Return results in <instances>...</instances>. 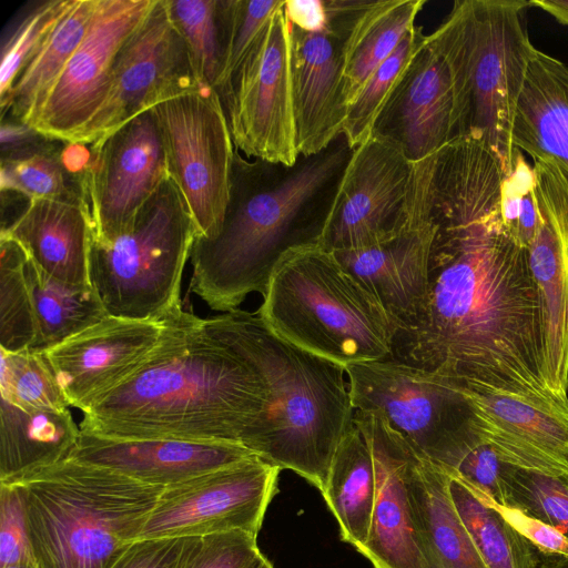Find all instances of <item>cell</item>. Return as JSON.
<instances>
[{"instance_id": "cell-7", "label": "cell", "mask_w": 568, "mask_h": 568, "mask_svg": "<svg viewBox=\"0 0 568 568\" xmlns=\"http://www.w3.org/2000/svg\"><path fill=\"white\" fill-rule=\"evenodd\" d=\"M197 236L189 206L168 176L123 234L109 244L92 241L90 280L108 314L163 321L181 308L182 275Z\"/></svg>"}, {"instance_id": "cell-28", "label": "cell", "mask_w": 568, "mask_h": 568, "mask_svg": "<svg viewBox=\"0 0 568 568\" xmlns=\"http://www.w3.org/2000/svg\"><path fill=\"white\" fill-rule=\"evenodd\" d=\"M80 436L68 408L0 402V484L14 485L69 458Z\"/></svg>"}, {"instance_id": "cell-30", "label": "cell", "mask_w": 568, "mask_h": 568, "mask_svg": "<svg viewBox=\"0 0 568 568\" xmlns=\"http://www.w3.org/2000/svg\"><path fill=\"white\" fill-rule=\"evenodd\" d=\"M375 489L372 450L354 422L337 447L322 496L338 524L341 539L358 552L368 537Z\"/></svg>"}, {"instance_id": "cell-13", "label": "cell", "mask_w": 568, "mask_h": 568, "mask_svg": "<svg viewBox=\"0 0 568 568\" xmlns=\"http://www.w3.org/2000/svg\"><path fill=\"white\" fill-rule=\"evenodd\" d=\"M413 200L414 164L396 142L372 132L346 162L317 242L341 252L388 240L408 224Z\"/></svg>"}, {"instance_id": "cell-20", "label": "cell", "mask_w": 568, "mask_h": 568, "mask_svg": "<svg viewBox=\"0 0 568 568\" xmlns=\"http://www.w3.org/2000/svg\"><path fill=\"white\" fill-rule=\"evenodd\" d=\"M164 322L108 315L44 352L69 406L83 413L131 376L159 344Z\"/></svg>"}, {"instance_id": "cell-33", "label": "cell", "mask_w": 568, "mask_h": 568, "mask_svg": "<svg viewBox=\"0 0 568 568\" xmlns=\"http://www.w3.org/2000/svg\"><path fill=\"white\" fill-rule=\"evenodd\" d=\"M449 490L456 510L488 568L539 567L542 557L505 518L497 503L454 475H450Z\"/></svg>"}, {"instance_id": "cell-9", "label": "cell", "mask_w": 568, "mask_h": 568, "mask_svg": "<svg viewBox=\"0 0 568 568\" xmlns=\"http://www.w3.org/2000/svg\"><path fill=\"white\" fill-rule=\"evenodd\" d=\"M345 371L356 412L382 416L449 474L481 440L462 383L392 358L349 364Z\"/></svg>"}, {"instance_id": "cell-53", "label": "cell", "mask_w": 568, "mask_h": 568, "mask_svg": "<svg viewBox=\"0 0 568 568\" xmlns=\"http://www.w3.org/2000/svg\"><path fill=\"white\" fill-rule=\"evenodd\" d=\"M3 568H37V566H31V565H11V566H7V567H3Z\"/></svg>"}, {"instance_id": "cell-19", "label": "cell", "mask_w": 568, "mask_h": 568, "mask_svg": "<svg viewBox=\"0 0 568 568\" xmlns=\"http://www.w3.org/2000/svg\"><path fill=\"white\" fill-rule=\"evenodd\" d=\"M532 165L538 224L528 261L544 314L547 381L568 399V170L550 156Z\"/></svg>"}, {"instance_id": "cell-16", "label": "cell", "mask_w": 568, "mask_h": 568, "mask_svg": "<svg viewBox=\"0 0 568 568\" xmlns=\"http://www.w3.org/2000/svg\"><path fill=\"white\" fill-rule=\"evenodd\" d=\"M85 202L93 242L109 244L133 223L139 211L169 176L154 109L89 145Z\"/></svg>"}, {"instance_id": "cell-48", "label": "cell", "mask_w": 568, "mask_h": 568, "mask_svg": "<svg viewBox=\"0 0 568 568\" xmlns=\"http://www.w3.org/2000/svg\"><path fill=\"white\" fill-rule=\"evenodd\" d=\"M284 11L291 24L307 33H323L329 30V17L325 1L286 0Z\"/></svg>"}, {"instance_id": "cell-6", "label": "cell", "mask_w": 568, "mask_h": 568, "mask_svg": "<svg viewBox=\"0 0 568 568\" xmlns=\"http://www.w3.org/2000/svg\"><path fill=\"white\" fill-rule=\"evenodd\" d=\"M256 314L280 337L344 367L388 359L397 333L377 298L318 242L283 255Z\"/></svg>"}, {"instance_id": "cell-40", "label": "cell", "mask_w": 568, "mask_h": 568, "mask_svg": "<svg viewBox=\"0 0 568 568\" xmlns=\"http://www.w3.org/2000/svg\"><path fill=\"white\" fill-rule=\"evenodd\" d=\"M1 353V398L22 407H69L43 353L24 349Z\"/></svg>"}, {"instance_id": "cell-2", "label": "cell", "mask_w": 568, "mask_h": 568, "mask_svg": "<svg viewBox=\"0 0 568 568\" xmlns=\"http://www.w3.org/2000/svg\"><path fill=\"white\" fill-rule=\"evenodd\" d=\"M267 406L256 366L181 307L165 318L159 344L141 366L83 412L80 430L244 445Z\"/></svg>"}, {"instance_id": "cell-34", "label": "cell", "mask_w": 568, "mask_h": 568, "mask_svg": "<svg viewBox=\"0 0 568 568\" xmlns=\"http://www.w3.org/2000/svg\"><path fill=\"white\" fill-rule=\"evenodd\" d=\"M54 141L44 136L31 146L2 155L1 191L14 192L28 200L50 199L87 205L84 172L69 164L65 148Z\"/></svg>"}, {"instance_id": "cell-42", "label": "cell", "mask_w": 568, "mask_h": 568, "mask_svg": "<svg viewBox=\"0 0 568 568\" xmlns=\"http://www.w3.org/2000/svg\"><path fill=\"white\" fill-rule=\"evenodd\" d=\"M284 1L231 0L223 69L215 91L220 95L251 51L270 18Z\"/></svg>"}, {"instance_id": "cell-11", "label": "cell", "mask_w": 568, "mask_h": 568, "mask_svg": "<svg viewBox=\"0 0 568 568\" xmlns=\"http://www.w3.org/2000/svg\"><path fill=\"white\" fill-rule=\"evenodd\" d=\"M153 109L169 176L181 191L199 236L213 239L230 201L236 153L222 101L215 90L202 89Z\"/></svg>"}, {"instance_id": "cell-51", "label": "cell", "mask_w": 568, "mask_h": 568, "mask_svg": "<svg viewBox=\"0 0 568 568\" xmlns=\"http://www.w3.org/2000/svg\"><path fill=\"white\" fill-rule=\"evenodd\" d=\"M538 568H568V556L542 558Z\"/></svg>"}, {"instance_id": "cell-37", "label": "cell", "mask_w": 568, "mask_h": 568, "mask_svg": "<svg viewBox=\"0 0 568 568\" xmlns=\"http://www.w3.org/2000/svg\"><path fill=\"white\" fill-rule=\"evenodd\" d=\"M28 262L24 248L0 234V345L7 353L30 349L36 339Z\"/></svg>"}, {"instance_id": "cell-4", "label": "cell", "mask_w": 568, "mask_h": 568, "mask_svg": "<svg viewBox=\"0 0 568 568\" xmlns=\"http://www.w3.org/2000/svg\"><path fill=\"white\" fill-rule=\"evenodd\" d=\"M344 160L343 150L322 154L276 186L260 189L254 168L235 153L222 227L213 239L197 236L192 246L191 291L224 313L239 308L251 293L263 295L283 255L316 242L296 229V221Z\"/></svg>"}, {"instance_id": "cell-24", "label": "cell", "mask_w": 568, "mask_h": 568, "mask_svg": "<svg viewBox=\"0 0 568 568\" xmlns=\"http://www.w3.org/2000/svg\"><path fill=\"white\" fill-rule=\"evenodd\" d=\"M342 38L292 26V93L298 156L320 155L339 135L347 115L343 94Z\"/></svg>"}, {"instance_id": "cell-52", "label": "cell", "mask_w": 568, "mask_h": 568, "mask_svg": "<svg viewBox=\"0 0 568 568\" xmlns=\"http://www.w3.org/2000/svg\"><path fill=\"white\" fill-rule=\"evenodd\" d=\"M248 568H274L273 564L262 554V556Z\"/></svg>"}, {"instance_id": "cell-17", "label": "cell", "mask_w": 568, "mask_h": 568, "mask_svg": "<svg viewBox=\"0 0 568 568\" xmlns=\"http://www.w3.org/2000/svg\"><path fill=\"white\" fill-rule=\"evenodd\" d=\"M155 0H97L88 30L27 125L70 143L103 103L115 57Z\"/></svg>"}, {"instance_id": "cell-29", "label": "cell", "mask_w": 568, "mask_h": 568, "mask_svg": "<svg viewBox=\"0 0 568 568\" xmlns=\"http://www.w3.org/2000/svg\"><path fill=\"white\" fill-rule=\"evenodd\" d=\"M426 0L366 1L341 43L343 94L353 104L372 73L393 53L423 10Z\"/></svg>"}, {"instance_id": "cell-5", "label": "cell", "mask_w": 568, "mask_h": 568, "mask_svg": "<svg viewBox=\"0 0 568 568\" xmlns=\"http://www.w3.org/2000/svg\"><path fill=\"white\" fill-rule=\"evenodd\" d=\"M14 486L37 568H110L164 489L70 458Z\"/></svg>"}, {"instance_id": "cell-27", "label": "cell", "mask_w": 568, "mask_h": 568, "mask_svg": "<svg viewBox=\"0 0 568 568\" xmlns=\"http://www.w3.org/2000/svg\"><path fill=\"white\" fill-rule=\"evenodd\" d=\"M513 145L531 159L554 158L568 170V67L537 48L517 104Z\"/></svg>"}, {"instance_id": "cell-26", "label": "cell", "mask_w": 568, "mask_h": 568, "mask_svg": "<svg viewBox=\"0 0 568 568\" xmlns=\"http://www.w3.org/2000/svg\"><path fill=\"white\" fill-rule=\"evenodd\" d=\"M449 479L447 470L414 449L407 471V491L424 566L488 568L456 510Z\"/></svg>"}, {"instance_id": "cell-10", "label": "cell", "mask_w": 568, "mask_h": 568, "mask_svg": "<svg viewBox=\"0 0 568 568\" xmlns=\"http://www.w3.org/2000/svg\"><path fill=\"white\" fill-rule=\"evenodd\" d=\"M291 53L292 24L283 3L219 95L235 148L286 168L294 166L298 158Z\"/></svg>"}, {"instance_id": "cell-8", "label": "cell", "mask_w": 568, "mask_h": 568, "mask_svg": "<svg viewBox=\"0 0 568 568\" xmlns=\"http://www.w3.org/2000/svg\"><path fill=\"white\" fill-rule=\"evenodd\" d=\"M474 41V0L455 1L381 112L373 132L396 142L409 162L467 133Z\"/></svg>"}, {"instance_id": "cell-38", "label": "cell", "mask_w": 568, "mask_h": 568, "mask_svg": "<svg viewBox=\"0 0 568 568\" xmlns=\"http://www.w3.org/2000/svg\"><path fill=\"white\" fill-rule=\"evenodd\" d=\"M72 0H36L11 19L1 38L0 102L47 40Z\"/></svg>"}, {"instance_id": "cell-45", "label": "cell", "mask_w": 568, "mask_h": 568, "mask_svg": "<svg viewBox=\"0 0 568 568\" xmlns=\"http://www.w3.org/2000/svg\"><path fill=\"white\" fill-rule=\"evenodd\" d=\"M187 537L133 541L110 568H176Z\"/></svg>"}, {"instance_id": "cell-1", "label": "cell", "mask_w": 568, "mask_h": 568, "mask_svg": "<svg viewBox=\"0 0 568 568\" xmlns=\"http://www.w3.org/2000/svg\"><path fill=\"white\" fill-rule=\"evenodd\" d=\"M504 176L473 136L437 153L426 308L413 329L395 336L389 358L471 388L568 402L547 381L544 314L527 248L501 220Z\"/></svg>"}, {"instance_id": "cell-41", "label": "cell", "mask_w": 568, "mask_h": 568, "mask_svg": "<svg viewBox=\"0 0 568 568\" xmlns=\"http://www.w3.org/2000/svg\"><path fill=\"white\" fill-rule=\"evenodd\" d=\"M261 556L257 535L248 531L191 536L176 568H248Z\"/></svg>"}, {"instance_id": "cell-47", "label": "cell", "mask_w": 568, "mask_h": 568, "mask_svg": "<svg viewBox=\"0 0 568 568\" xmlns=\"http://www.w3.org/2000/svg\"><path fill=\"white\" fill-rule=\"evenodd\" d=\"M505 518L536 548L542 558L568 556V538L524 511L498 505Z\"/></svg>"}, {"instance_id": "cell-35", "label": "cell", "mask_w": 568, "mask_h": 568, "mask_svg": "<svg viewBox=\"0 0 568 568\" xmlns=\"http://www.w3.org/2000/svg\"><path fill=\"white\" fill-rule=\"evenodd\" d=\"M171 21L182 36L196 79L215 90L227 43L231 0H164Z\"/></svg>"}, {"instance_id": "cell-32", "label": "cell", "mask_w": 568, "mask_h": 568, "mask_svg": "<svg viewBox=\"0 0 568 568\" xmlns=\"http://www.w3.org/2000/svg\"><path fill=\"white\" fill-rule=\"evenodd\" d=\"M27 277L36 324V339L30 351L44 353L109 315L92 285L59 282L39 270L30 258Z\"/></svg>"}, {"instance_id": "cell-23", "label": "cell", "mask_w": 568, "mask_h": 568, "mask_svg": "<svg viewBox=\"0 0 568 568\" xmlns=\"http://www.w3.org/2000/svg\"><path fill=\"white\" fill-rule=\"evenodd\" d=\"M254 455L239 443L111 438L80 430L69 458L166 488Z\"/></svg>"}, {"instance_id": "cell-22", "label": "cell", "mask_w": 568, "mask_h": 568, "mask_svg": "<svg viewBox=\"0 0 568 568\" xmlns=\"http://www.w3.org/2000/svg\"><path fill=\"white\" fill-rule=\"evenodd\" d=\"M354 422L369 444L376 477L371 527L359 554L374 568H425L407 491L414 448L379 415L356 412Z\"/></svg>"}, {"instance_id": "cell-3", "label": "cell", "mask_w": 568, "mask_h": 568, "mask_svg": "<svg viewBox=\"0 0 568 568\" xmlns=\"http://www.w3.org/2000/svg\"><path fill=\"white\" fill-rule=\"evenodd\" d=\"M204 323L247 357L267 385L268 406L244 446L281 470L302 476L322 494L356 414L345 367L280 337L256 313L236 308Z\"/></svg>"}, {"instance_id": "cell-12", "label": "cell", "mask_w": 568, "mask_h": 568, "mask_svg": "<svg viewBox=\"0 0 568 568\" xmlns=\"http://www.w3.org/2000/svg\"><path fill=\"white\" fill-rule=\"evenodd\" d=\"M474 2L467 133L485 142L508 175L514 165L513 126L517 104L535 50L526 24V12L531 6L527 0Z\"/></svg>"}, {"instance_id": "cell-18", "label": "cell", "mask_w": 568, "mask_h": 568, "mask_svg": "<svg viewBox=\"0 0 568 568\" xmlns=\"http://www.w3.org/2000/svg\"><path fill=\"white\" fill-rule=\"evenodd\" d=\"M435 156L414 163V200L408 224L372 246L333 252L341 264L377 298L397 327L413 329L427 302L434 225L429 215Z\"/></svg>"}, {"instance_id": "cell-36", "label": "cell", "mask_w": 568, "mask_h": 568, "mask_svg": "<svg viewBox=\"0 0 568 568\" xmlns=\"http://www.w3.org/2000/svg\"><path fill=\"white\" fill-rule=\"evenodd\" d=\"M422 27L414 26L393 53L372 73L356 101L347 108L343 128L348 149L361 145L404 78L412 61L425 44Z\"/></svg>"}, {"instance_id": "cell-46", "label": "cell", "mask_w": 568, "mask_h": 568, "mask_svg": "<svg viewBox=\"0 0 568 568\" xmlns=\"http://www.w3.org/2000/svg\"><path fill=\"white\" fill-rule=\"evenodd\" d=\"M535 185L534 165L526 160L521 151L515 149L513 171L504 176L500 186L501 220L515 239L523 199Z\"/></svg>"}, {"instance_id": "cell-25", "label": "cell", "mask_w": 568, "mask_h": 568, "mask_svg": "<svg viewBox=\"0 0 568 568\" xmlns=\"http://www.w3.org/2000/svg\"><path fill=\"white\" fill-rule=\"evenodd\" d=\"M0 234L16 240L30 261L50 277L75 286L92 285L90 252L93 229L87 205L31 199Z\"/></svg>"}, {"instance_id": "cell-50", "label": "cell", "mask_w": 568, "mask_h": 568, "mask_svg": "<svg viewBox=\"0 0 568 568\" xmlns=\"http://www.w3.org/2000/svg\"><path fill=\"white\" fill-rule=\"evenodd\" d=\"M530 6L541 9L559 23L568 26V0H530Z\"/></svg>"}, {"instance_id": "cell-44", "label": "cell", "mask_w": 568, "mask_h": 568, "mask_svg": "<svg viewBox=\"0 0 568 568\" xmlns=\"http://www.w3.org/2000/svg\"><path fill=\"white\" fill-rule=\"evenodd\" d=\"M505 464L493 448L481 439L465 455L450 475L458 477L473 489L503 506V470Z\"/></svg>"}, {"instance_id": "cell-14", "label": "cell", "mask_w": 568, "mask_h": 568, "mask_svg": "<svg viewBox=\"0 0 568 568\" xmlns=\"http://www.w3.org/2000/svg\"><path fill=\"white\" fill-rule=\"evenodd\" d=\"M202 89L164 0H155L119 50L103 103L70 143L91 145L136 115Z\"/></svg>"}, {"instance_id": "cell-49", "label": "cell", "mask_w": 568, "mask_h": 568, "mask_svg": "<svg viewBox=\"0 0 568 568\" xmlns=\"http://www.w3.org/2000/svg\"><path fill=\"white\" fill-rule=\"evenodd\" d=\"M44 136L31 126L12 119L1 122V149L2 155H7L42 140Z\"/></svg>"}, {"instance_id": "cell-31", "label": "cell", "mask_w": 568, "mask_h": 568, "mask_svg": "<svg viewBox=\"0 0 568 568\" xmlns=\"http://www.w3.org/2000/svg\"><path fill=\"white\" fill-rule=\"evenodd\" d=\"M95 6L97 0H72L69 9L17 78L9 95L0 102L1 118L8 112L10 119L27 125L84 38Z\"/></svg>"}, {"instance_id": "cell-21", "label": "cell", "mask_w": 568, "mask_h": 568, "mask_svg": "<svg viewBox=\"0 0 568 568\" xmlns=\"http://www.w3.org/2000/svg\"><path fill=\"white\" fill-rule=\"evenodd\" d=\"M464 388L476 433L503 462L568 475V402Z\"/></svg>"}, {"instance_id": "cell-39", "label": "cell", "mask_w": 568, "mask_h": 568, "mask_svg": "<svg viewBox=\"0 0 568 568\" xmlns=\"http://www.w3.org/2000/svg\"><path fill=\"white\" fill-rule=\"evenodd\" d=\"M503 487V506L517 508L568 538V475H546L506 463Z\"/></svg>"}, {"instance_id": "cell-43", "label": "cell", "mask_w": 568, "mask_h": 568, "mask_svg": "<svg viewBox=\"0 0 568 568\" xmlns=\"http://www.w3.org/2000/svg\"><path fill=\"white\" fill-rule=\"evenodd\" d=\"M37 566L21 496L14 485L0 484V568Z\"/></svg>"}, {"instance_id": "cell-15", "label": "cell", "mask_w": 568, "mask_h": 568, "mask_svg": "<svg viewBox=\"0 0 568 568\" xmlns=\"http://www.w3.org/2000/svg\"><path fill=\"white\" fill-rule=\"evenodd\" d=\"M281 469L257 455L166 487L136 540L231 530L257 535Z\"/></svg>"}]
</instances>
